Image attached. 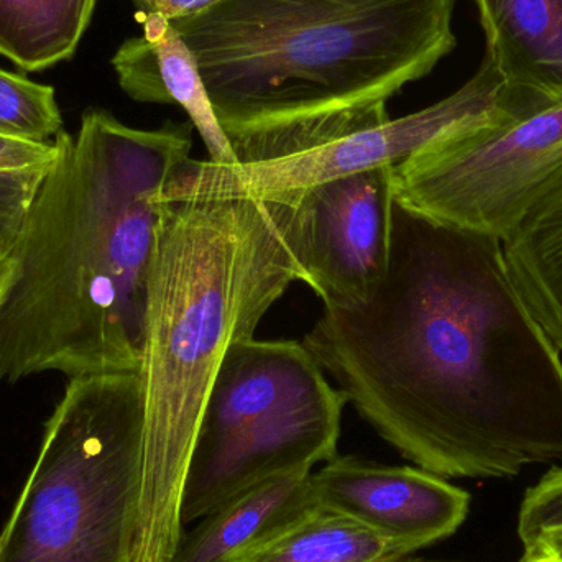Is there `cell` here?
Returning a JSON list of instances; mask_svg holds the SVG:
<instances>
[{
    "instance_id": "6da1fadb",
    "label": "cell",
    "mask_w": 562,
    "mask_h": 562,
    "mask_svg": "<svg viewBox=\"0 0 562 562\" xmlns=\"http://www.w3.org/2000/svg\"><path fill=\"white\" fill-rule=\"evenodd\" d=\"M304 347L359 415L418 468L510 479L562 461V353L504 243L393 200L385 276L324 310Z\"/></svg>"
},
{
    "instance_id": "7a4b0ae2",
    "label": "cell",
    "mask_w": 562,
    "mask_h": 562,
    "mask_svg": "<svg viewBox=\"0 0 562 562\" xmlns=\"http://www.w3.org/2000/svg\"><path fill=\"white\" fill-rule=\"evenodd\" d=\"M191 124L127 127L105 111L55 138L0 290V385L138 372L165 188L190 160Z\"/></svg>"
},
{
    "instance_id": "3957f363",
    "label": "cell",
    "mask_w": 562,
    "mask_h": 562,
    "mask_svg": "<svg viewBox=\"0 0 562 562\" xmlns=\"http://www.w3.org/2000/svg\"><path fill=\"white\" fill-rule=\"evenodd\" d=\"M456 3L220 0L170 22L237 164H259L389 121L390 99L458 45Z\"/></svg>"
},
{
    "instance_id": "277c9868",
    "label": "cell",
    "mask_w": 562,
    "mask_h": 562,
    "mask_svg": "<svg viewBox=\"0 0 562 562\" xmlns=\"http://www.w3.org/2000/svg\"><path fill=\"white\" fill-rule=\"evenodd\" d=\"M300 276L284 194L165 198L138 370L144 461L132 562L173 558L188 462L217 370Z\"/></svg>"
},
{
    "instance_id": "5b68a950",
    "label": "cell",
    "mask_w": 562,
    "mask_h": 562,
    "mask_svg": "<svg viewBox=\"0 0 562 562\" xmlns=\"http://www.w3.org/2000/svg\"><path fill=\"white\" fill-rule=\"evenodd\" d=\"M144 423L138 372L69 380L0 531V562H132Z\"/></svg>"
},
{
    "instance_id": "8992f818",
    "label": "cell",
    "mask_w": 562,
    "mask_h": 562,
    "mask_svg": "<svg viewBox=\"0 0 562 562\" xmlns=\"http://www.w3.org/2000/svg\"><path fill=\"white\" fill-rule=\"evenodd\" d=\"M347 398L296 340H240L227 350L198 426L181 520L273 479L311 474L337 456Z\"/></svg>"
},
{
    "instance_id": "52a82bcc",
    "label": "cell",
    "mask_w": 562,
    "mask_h": 562,
    "mask_svg": "<svg viewBox=\"0 0 562 562\" xmlns=\"http://www.w3.org/2000/svg\"><path fill=\"white\" fill-rule=\"evenodd\" d=\"M562 171V99L456 132L393 167L396 200L504 243Z\"/></svg>"
},
{
    "instance_id": "ba28073f",
    "label": "cell",
    "mask_w": 562,
    "mask_h": 562,
    "mask_svg": "<svg viewBox=\"0 0 562 562\" xmlns=\"http://www.w3.org/2000/svg\"><path fill=\"white\" fill-rule=\"evenodd\" d=\"M515 112L501 76L487 59L454 94L400 119H389L313 150L259 164L188 160L165 188L181 198H270L321 181L396 167L441 138Z\"/></svg>"
},
{
    "instance_id": "9c48e42d",
    "label": "cell",
    "mask_w": 562,
    "mask_h": 562,
    "mask_svg": "<svg viewBox=\"0 0 562 562\" xmlns=\"http://www.w3.org/2000/svg\"><path fill=\"white\" fill-rule=\"evenodd\" d=\"M280 194L291 203L300 281L323 300L324 310L366 303L389 262L393 167L342 175Z\"/></svg>"
},
{
    "instance_id": "30bf717a",
    "label": "cell",
    "mask_w": 562,
    "mask_h": 562,
    "mask_svg": "<svg viewBox=\"0 0 562 562\" xmlns=\"http://www.w3.org/2000/svg\"><path fill=\"white\" fill-rule=\"evenodd\" d=\"M317 505L408 551L452 537L468 518L471 495L422 468L336 456L311 474Z\"/></svg>"
},
{
    "instance_id": "8fae6325",
    "label": "cell",
    "mask_w": 562,
    "mask_h": 562,
    "mask_svg": "<svg viewBox=\"0 0 562 562\" xmlns=\"http://www.w3.org/2000/svg\"><path fill=\"white\" fill-rule=\"evenodd\" d=\"M484 58L518 111L562 99V0H472Z\"/></svg>"
},
{
    "instance_id": "7c38bea8",
    "label": "cell",
    "mask_w": 562,
    "mask_h": 562,
    "mask_svg": "<svg viewBox=\"0 0 562 562\" xmlns=\"http://www.w3.org/2000/svg\"><path fill=\"white\" fill-rule=\"evenodd\" d=\"M311 474L273 479L224 502L183 533L170 562H234L262 547L319 508Z\"/></svg>"
},
{
    "instance_id": "4fadbf2b",
    "label": "cell",
    "mask_w": 562,
    "mask_h": 562,
    "mask_svg": "<svg viewBox=\"0 0 562 562\" xmlns=\"http://www.w3.org/2000/svg\"><path fill=\"white\" fill-rule=\"evenodd\" d=\"M512 277L562 353V171L504 240Z\"/></svg>"
},
{
    "instance_id": "5bb4252c",
    "label": "cell",
    "mask_w": 562,
    "mask_h": 562,
    "mask_svg": "<svg viewBox=\"0 0 562 562\" xmlns=\"http://www.w3.org/2000/svg\"><path fill=\"white\" fill-rule=\"evenodd\" d=\"M98 0H0V56L23 71L75 55Z\"/></svg>"
},
{
    "instance_id": "9a60e30c",
    "label": "cell",
    "mask_w": 562,
    "mask_h": 562,
    "mask_svg": "<svg viewBox=\"0 0 562 562\" xmlns=\"http://www.w3.org/2000/svg\"><path fill=\"white\" fill-rule=\"evenodd\" d=\"M408 557L375 531L317 508L234 562H402Z\"/></svg>"
},
{
    "instance_id": "2e32d148",
    "label": "cell",
    "mask_w": 562,
    "mask_h": 562,
    "mask_svg": "<svg viewBox=\"0 0 562 562\" xmlns=\"http://www.w3.org/2000/svg\"><path fill=\"white\" fill-rule=\"evenodd\" d=\"M140 16L144 36L157 53L168 104L180 105L187 112L190 124L196 128L206 145L210 161L236 165V154L217 121L196 56L170 20L160 13Z\"/></svg>"
},
{
    "instance_id": "e0dca14e",
    "label": "cell",
    "mask_w": 562,
    "mask_h": 562,
    "mask_svg": "<svg viewBox=\"0 0 562 562\" xmlns=\"http://www.w3.org/2000/svg\"><path fill=\"white\" fill-rule=\"evenodd\" d=\"M61 132L55 89L0 69V135L43 144Z\"/></svg>"
},
{
    "instance_id": "ac0fdd59",
    "label": "cell",
    "mask_w": 562,
    "mask_h": 562,
    "mask_svg": "<svg viewBox=\"0 0 562 562\" xmlns=\"http://www.w3.org/2000/svg\"><path fill=\"white\" fill-rule=\"evenodd\" d=\"M119 85L134 101L168 104L157 53L144 35L128 38L112 58Z\"/></svg>"
},
{
    "instance_id": "d6986e66",
    "label": "cell",
    "mask_w": 562,
    "mask_h": 562,
    "mask_svg": "<svg viewBox=\"0 0 562 562\" xmlns=\"http://www.w3.org/2000/svg\"><path fill=\"white\" fill-rule=\"evenodd\" d=\"M558 531H562V468L551 469L525 492L518 514V538L524 551Z\"/></svg>"
},
{
    "instance_id": "ffe728a7",
    "label": "cell",
    "mask_w": 562,
    "mask_h": 562,
    "mask_svg": "<svg viewBox=\"0 0 562 562\" xmlns=\"http://www.w3.org/2000/svg\"><path fill=\"white\" fill-rule=\"evenodd\" d=\"M48 167L0 170V256L7 257L15 244L30 204Z\"/></svg>"
},
{
    "instance_id": "44dd1931",
    "label": "cell",
    "mask_w": 562,
    "mask_h": 562,
    "mask_svg": "<svg viewBox=\"0 0 562 562\" xmlns=\"http://www.w3.org/2000/svg\"><path fill=\"white\" fill-rule=\"evenodd\" d=\"M58 155L56 142H29L0 135V170L48 167Z\"/></svg>"
},
{
    "instance_id": "7402d4cb",
    "label": "cell",
    "mask_w": 562,
    "mask_h": 562,
    "mask_svg": "<svg viewBox=\"0 0 562 562\" xmlns=\"http://www.w3.org/2000/svg\"><path fill=\"white\" fill-rule=\"evenodd\" d=\"M220 0H134L140 15L160 13L165 19L175 20L201 12Z\"/></svg>"
},
{
    "instance_id": "603a6c76",
    "label": "cell",
    "mask_w": 562,
    "mask_h": 562,
    "mask_svg": "<svg viewBox=\"0 0 562 562\" xmlns=\"http://www.w3.org/2000/svg\"><path fill=\"white\" fill-rule=\"evenodd\" d=\"M540 554L550 557L554 562H562V531L541 538L535 547L525 551L524 558H535Z\"/></svg>"
},
{
    "instance_id": "cb8c5ba5",
    "label": "cell",
    "mask_w": 562,
    "mask_h": 562,
    "mask_svg": "<svg viewBox=\"0 0 562 562\" xmlns=\"http://www.w3.org/2000/svg\"><path fill=\"white\" fill-rule=\"evenodd\" d=\"M10 267L7 257L0 256V290H2L3 283H5L7 277H9Z\"/></svg>"
},
{
    "instance_id": "d4e9b609",
    "label": "cell",
    "mask_w": 562,
    "mask_h": 562,
    "mask_svg": "<svg viewBox=\"0 0 562 562\" xmlns=\"http://www.w3.org/2000/svg\"><path fill=\"white\" fill-rule=\"evenodd\" d=\"M521 562H554V561L551 560L550 557H544V554H540V557L524 558V560H521Z\"/></svg>"
},
{
    "instance_id": "484cf974",
    "label": "cell",
    "mask_w": 562,
    "mask_h": 562,
    "mask_svg": "<svg viewBox=\"0 0 562 562\" xmlns=\"http://www.w3.org/2000/svg\"><path fill=\"white\" fill-rule=\"evenodd\" d=\"M402 562H412V561H406V560H405V561H402Z\"/></svg>"
}]
</instances>
